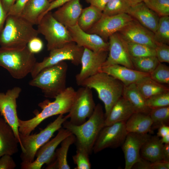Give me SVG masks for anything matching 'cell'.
<instances>
[{
  "mask_svg": "<svg viewBox=\"0 0 169 169\" xmlns=\"http://www.w3.org/2000/svg\"><path fill=\"white\" fill-rule=\"evenodd\" d=\"M37 25L38 33L43 35L47 41L48 51L73 42L67 28L54 17L51 11L44 16Z\"/></svg>",
  "mask_w": 169,
  "mask_h": 169,
  "instance_id": "ba28073f",
  "label": "cell"
},
{
  "mask_svg": "<svg viewBox=\"0 0 169 169\" xmlns=\"http://www.w3.org/2000/svg\"><path fill=\"white\" fill-rule=\"evenodd\" d=\"M154 34V39L156 43L169 44V16L160 18L156 29Z\"/></svg>",
  "mask_w": 169,
  "mask_h": 169,
  "instance_id": "d590c367",
  "label": "cell"
},
{
  "mask_svg": "<svg viewBox=\"0 0 169 169\" xmlns=\"http://www.w3.org/2000/svg\"><path fill=\"white\" fill-rule=\"evenodd\" d=\"M28 0H16L8 15H21Z\"/></svg>",
  "mask_w": 169,
  "mask_h": 169,
  "instance_id": "ee69618b",
  "label": "cell"
},
{
  "mask_svg": "<svg viewBox=\"0 0 169 169\" xmlns=\"http://www.w3.org/2000/svg\"><path fill=\"white\" fill-rule=\"evenodd\" d=\"M105 119L102 106L98 103L96 105L92 115L83 124L75 125L67 120L62 125L75 136L76 149L83 150L90 155L93 151L100 131L104 126Z\"/></svg>",
  "mask_w": 169,
  "mask_h": 169,
  "instance_id": "7a4b0ae2",
  "label": "cell"
},
{
  "mask_svg": "<svg viewBox=\"0 0 169 169\" xmlns=\"http://www.w3.org/2000/svg\"><path fill=\"white\" fill-rule=\"evenodd\" d=\"M16 166L11 155L6 154L0 157V169H14Z\"/></svg>",
  "mask_w": 169,
  "mask_h": 169,
  "instance_id": "7bdbcfd3",
  "label": "cell"
},
{
  "mask_svg": "<svg viewBox=\"0 0 169 169\" xmlns=\"http://www.w3.org/2000/svg\"><path fill=\"white\" fill-rule=\"evenodd\" d=\"M132 6L128 0H110L102 11L103 16L128 14Z\"/></svg>",
  "mask_w": 169,
  "mask_h": 169,
  "instance_id": "1f68e13d",
  "label": "cell"
},
{
  "mask_svg": "<svg viewBox=\"0 0 169 169\" xmlns=\"http://www.w3.org/2000/svg\"><path fill=\"white\" fill-rule=\"evenodd\" d=\"M21 91L20 87L16 86L8 90L5 93L0 92V114L13 129L19 144L20 140L17 100Z\"/></svg>",
  "mask_w": 169,
  "mask_h": 169,
  "instance_id": "7c38bea8",
  "label": "cell"
},
{
  "mask_svg": "<svg viewBox=\"0 0 169 169\" xmlns=\"http://www.w3.org/2000/svg\"><path fill=\"white\" fill-rule=\"evenodd\" d=\"M59 115L38 133L25 135L19 132V145L22 151L20 156L22 162L31 163L34 161L38 150L49 141L54 133L62 127L63 122L69 118L68 115Z\"/></svg>",
  "mask_w": 169,
  "mask_h": 169,
  "instance_id": "52a82bcc",
  "label": "cell"
},
{
  "mask_svg": "<svg viewBox=\"0 0 169 169\" xmlns=\"http://www.w3.org/2000/svg\"><path fill=\"white\" fill-rule=\"evenodd\" d=\"M68 65L63 61L42 69L29 82L39 88L46 98H54L67 87L66 81Z\"/></svg>",
  "mask_w": 169,
  "mask_h": 169,
  "instance_id": "277c9868",
  "label": "cell"
},
{
  "mask_svg": "<svg viewBox=\"0 0 169 169\" xmlns=\"http://www.w3.org/2000/svg\"><path fill=\"white\" fill-rule=\"evenodd\" d=\"M169 162L163 160L152 162V169H169Z\"/></svg>",
  "mask_w": 169,
  "mask_h": 169,
  "instance_id": "681fc988",
  "label": "cell"
},
{
  "mask_svg": "<svg viewBox=\"0 0 169 169\" xmlns=\"http://www.w3.org/2000/svg\"><path fill=\"white\" fill-rule=\"evenodd\" d=\"M102 15V10L90 5L82 9L77 24L81 29L87 32L99 21Z\"/></svg>",
  "mask_w": 169,
  "mask_h": 169,
  "instance_id": "4dcf8cb0",
  "label": "cell"
},
{
  "mask_svg": "<svg viewBox=\"0 0 169 169\" xmlns=\"http://www.w3.org/2000/svg\"><path fill=\"white\" fill-rule=\"evenodd\" d=\"M82 9L80 0H70L58 8L53 15L58 21L68 28L77 24Z\"/></svg>",
  "mask_w": 169,
  "mask_h": 169,
  "instance_id": "44dd1931",
  "label": "cell"
},
{
  "mask_svg": "<svg viewBox=\"0 0 169 169\" xmlns=\"http://www.w3.org/2000/svg\"><path fill=\"white\" fill-rule=\"evenodd\" d=\"M79 86L94 89L103 103L105 118L112 107L122 95L124 84L109 74L100 72L84 80Z\"/></svg>",
  "mask_w": 169,
  "mask_h": 169,
  "instance_id": "8992f818",
  "label": "cell"
},
{
  "mask_svg": "<svg viewBox=\"0 0 169 169\" xmlns=\"http://www.w3.org/2000/svg\"><path fill=\"white\" fill-rule=\"evenodd\" d=\"M149 115L152 121V128L167 125L169 121V106L151 109Z\"/></svg>",
  "mask_w": 169,
  "mask_h": 169,
  "instance_id": "e575fe53",
  "label": "cell"
},
{
  "mask_svg": "<svg viewBox=\"0 0 169 169\" xmlns=\"http://www.w3.org/2000/svg\"><path fill=\"white\" fill-rule=\"evenodd\" d=\"M84 48L78 45L74 42L65 44L63 47L51 50L48 56L40 62H37L30 73L32 78L34 77L42 69L62 61L69 60L74 65H78Z\"/></svg>",
  "mask_w": 169,
  "mask_h": 169,
  "instance_id": "9c48e42d",
  "label": "cell"
},
{
  "mask_svg": "<svg viewBox=\"0 0 169 169\" xmlns=\"http://www.w3.org/2000/svg\"><path fill=\"white\" fill-rule=\"evenodd\" d=\"M55 0H48V1H49V2L50 3L52 2H53V1H54Z\"/></svg>",
  "mask_w": 169,
  "mask_h": 169,
  "instance_id": "9f6ffc18",
  "label": "cell"
},
{
  "mask_svg": "<svg viewBox=\"0 0 169 169\" xmlns=\"http://www.w3.org/2000/svg\"><path fill=\"white\" fill-rule=\"evenodd\" d=\"M72 133L68 130L61 127L56 136L48 141L37 151L36 159L31 163L22 162V169H40L44 164L50 163L53 160L55 150L58 145Z\"/></svg>",
  "mask_w": 169,
  "mask_h": 169,
  "instance_id": "4fadbf2b",
  "label": "cell"
},
{
  "mask_svg": "<svg viewBox=\"0 0 169 169\" xmlns=\"http://www.w3.org/2000/svg\"><path fill=\"white\" fill-rule=\"evenodd\" d=\"M73 134L64 139L61 143V146L56 149L53 160L47 165V169H70L67 161V154L70 146L75 141Z\"/></svg>",
  "mask_w": 169,
  "mask_h": 169,
  "instance_id": "484cf974",
  "label": "cell"
},
{
  "mask_svg": "<svg viewBox=\"0 0 169 169\" xmlns=\"http://www.w3.org/2000/svg\"><path fill=\"white\" fill-rule=\"evenodd\" d=\"M90 5L94 6L102 11L110 0H85Z\"/></svg>",
  "mask_w": 169,
  "mask_h": 169,
  "instance_id": "bcb514c9",
  "label": "cell"
},
{
  "mask_svg": "<svg viewBox=\"0 0 169 169\" xmlns=\"http://www.w3.org/2000/svg\"><path fill=\"white\" fill-rule=\"evenodd\" d=\"M132 6L138 3L143 2L144 0H128Z\"/></svg>",
  "mask_w": 169,
  "mask_h": 169,
  "instance_id": "11a10c76",
  "label": "cell"
},
{
  "mask_svg": "<svg viewBox=\"0 0 169 169\" xmlns=\"http://www.w3.org/2000/svg\"><path fill=\"white\" fill-rule=\"evenodd\" d=\"M135 111L129 102L122 96L115 102L105 118L104 126L114 123L125 122Z\"/></svg>",
  "mask_w": 169,
  "mask_h": 169,
  "instance_id": "603a6c76",
  "label": "cell"
},
{
  "mask_svg": "<svg viewBox=\"0 0 169 169\" xmlns=\"http://www.w3.org/2000/svg\"><path fill=\"white\" fill-rule=\"evenodd\" d=\"M162 154L163 161L169 162V143L164 144Z\"/></svg>",
  "mask_w": 169,
  "mask_h": 169,
  "instance_id": "f5cc1de1",
  "label": "cell"
},
{
  "mask_svg": "<svg viewBox=\"0 0 169 169\" xmlns=\"http://www.w3.org/2000/svg\"><path fill=\"white\" fill-rule=\"evenodd\" d=\"M76 91L72 87H67L54 98V101L46 100L40 103L38 105L42 110L35 117L27 120L19 118V132L23 135H29L46 119L54 115L68 113L74 100Z\"/></svg>",
  "mask_w": 169,
  "mask_h": 169,
  "instance_id": "6da1fadb",
  "label": "cell"
},
{
  "mask_svg": "<svg viewBox=\"0 0 169 169\" xmlns=\"http://www.w3.org/2000/svg\"><path fill=\"white\" fill-rule=\"evenodd\" d=\"M50 4L48 0H28L21 16L33 25H38Z\"/></svg>",
  "mask_w": 169,
  "mask_h": 169,
  "instance_id": "d4e9b609",
  "label": "cell"
},
{
  "mask_svg": "<svg viewBox=\"0 0 169 169\" xmlns=\"http://www.w3.org/2000/svg\"><path fill=\"white\" fill-rule=\"evenodd\" d=\"M152 122L149 114L135 112L127 120L125 127L128 132L146 134L152 129Z\"/></svg>",
  "mask_w": 169,
  "mask_h": 169,
  "instance_id": "4316f807",
  "label": "cell"
},
{
  "mask_svg": "<svg viewBox=\"0 0 169 169\" xmlns=\"http://www.w3.org/2000/svg\"><path fill=\"white\" fill-rule=\"evenodd\" d=\"M133 19L127 13L112 16L102 15L99 21L86 32L97 34L107 41L110 36L120 31Z\"/></svg>",
  "mask_w": 169,
  "mask_h": 169,
  "instance_id": "5bb4252c",
  "label": "cell"
},
{
  "mask_svg": "<svg viewBox=\"0 0 169 169\" xmlns=\"http://www.w3.org/2000/svg\"><path fill=\"white\" fill-rule=\"evenodd\" d=\"M122 96L131 104L135 112L149 114L151 109L146 105V99L141 94L135 83L124 85Z\"/></svg>",
  "mask_w": 169,
  "mask_h": 169,
  "instance_id": "83f0119b",
  "label": "cell"
},
{
  "mask_svg": "<svg viewBox=\"0 0 169 169\" xmlns=\"http://www.w3.org/2000/svg\"><path fill=\"white\" fill-rule=\"evenodd\" d=\"M19 142L11 127L0 117V157L18 152Z\"/></svg>",
  "mask_w": 169,
  "mask_h": 169,
  "instance_id": "cb8c5ba5",
  "label": "cell"
},
{
  "mask_svg": "<svg viewBox=\"0 0 169 169\" xmlns=\"http://www.w3.org/2000/svg\"><path fill=\"white\" fill-rule=\"evenodd\" d=\"M134 69L150 74L156 67L159 62L155 56L141 57H131Z\"/></svg>",
  "mask_w": 169,
  "mask_h": 169,
  "instance_id": "d6a6232c",
  "label": "cell"
},
{
  "mask_svg": "<svg viewBox=\"0 0 169 169\" xmlns=\"http://www.w3.org/2000/svg\"><path fill=\"white\" fill-rule=\"evenodd\" d=\"M100 72L105 73L116 79L124 85L136 84L143 79L150 76V74L139 71L119 64L102 67Z\"/></svg>",
  "mask_w": 169,
  "mask_h": 169,
  "instance_id": "ffe728a7",
  "label": "cell"
},
{
  "mask_svg": "<svg viewBox=\"0 0 169 169\" xmlns=\"http://www.w3.org/2000/svg\"><path fill=\"white\" fill-rule=\"evenodd\" d=\"M164 144L156 135L151 136L141 149V157L152 162L163 160L162 150Z\"/></svg>",
  "mask_w": 169,
  "mask_h": 169,
  "instance_id": "f1b7e54d",
  "label": "cell"
},
{
  "mask_svg": "<svg viewBox=\"0 0 169 169\" xmlns=\"http://www.w3.org/2000/svg\"><path fill=\"white\" fill-rule=\"evenodd\" d=\"M89 155L85 151L77 149L76 154L73 156L74 163L76 165L75 169H90L91 164Z\"/></svg>",
  "mask_w": 169,
  "mask_h": 169,
  "instance_id": "ab89813d",
  "label": "cell"
},
{
  "mask_svg": "<svg viewBox=\"0 0 169 169\" xmlns=\"http://www.w3.org/2000/svg\"><path fill=\"white\" fill-rule=\"evenodd\" d=\"M118 33L126 41L156 47L154 33L134 19Z\"/></svg>",
  "mask_w": 169,
  "mask_h": 169,
  "instance_id": "d6986e66",
  "label": "cell"
},
{
  "mask_svg": "<svg viewBox=\"0 0 169 169\" xmlns=\"http://www.w3.org/2000/svg\"><path fill=\"white\" fill-rule=\"evenodd\" d=\"M156 57L160 63H169V46L168 44L156 43Z\"/></svg>",
  "mask_w": 169,
  "mask_h": 169,
  "instance_id": "60d3db41",
  "label": "cell"
},
{
  "mask_svg": "<svg viewBox=\"0 0 169 169\" xmlns=\"http://www.w3.org/2000/svg\"><path fill=\"white\" fill-rule=\"evenodd\" d=\"M95 105L91 89L82 86L76 91L74 100L67 115L69 121L77 125L83 124L92 115Z\"/></svg>",
  "mask_w": 169,
  "mask_h": 169,
  "instance_id": "30bf717a",
  "label": "cell"
},
{
  "mask_svg": "<svg viewBox=\"0 0 169 169\" xmlns=\"http://www.w3.org/2000/svg\"><path fill=\"white\" fill-rule=\"evenodd\" d=\"M27 46L30 51L34 54L40 52L44 47L42 40L37 37L32 39Z\"/></svg>",
  "mask_w": 169,
  "mask_h": 169,
  "instance_id": "b9f144b4",
  "label": "cell"
},
{
  "mask_svg": "<svg viewBox=\"0 0 169 169\" xmlns=\"http://www.w3.org/2000/svg\"><path fill=\"white\" fill-rule=\"evenodd\" d=\"M69 0H55L50 3L49 8L44 15L48 12L51 11L53 9L59 8Z\"/></svg>",
  "mask_w": 169,
  "mask_h": 169,
  "instance_id": "7dc6e473",
  "label": "cell"
},
{
  "mask_svg": "<svg viewBox=\"0 0 169 169\" xmlns=\"http://www.w3.org/2000/svg\"><path fill=\"white\" fill-rule=\"evenodd\" d=\"M125 123L120 122L104 126L94 144V152L96 153L107 148H115L121 146L128 133Z\"/></svg>",
  "mask_w": 169,
  "mask_h": 169,
  "instance_id": "8fae6325",
  "label": "cell"
},
{
  "mask_svg": "<svg viewBox=\"0 0 169 169\" xmlns=\"http://www.w3.org/2000/svg\"><path fill=\"white\" fill-rule=\"evenodd\" d=\"M125 41L127 48L130 57H141L156 56L154 48L143 44L134 43L126 40Z\"/></svg>",
  "mask_w": 169,
  "mask_h": 169,
  "instance_id": "836d02e7",
  "label": "cell"
},
{
  "mask_svg": "<svg viewBox=\"0 0 169 169\" xmlns=\"http://www.w3.org/2000/svg\"><path fill=\"white\" fill-rule=\"evenodd\" d=\"M151 136L146 134L128 132L121 145L125 159V169H131L141 158L140 151Z\"/></svg>",
  "mask_w": 169,
  "mask_h": 169,
  "instance_id": "e0dca14e",
  "label": "cell"
},
{
  "mask_svg": "<svg viewBox=\"0 0 169 169\" xmlns=\"http://www.w3.org/2000/svg\"><path fill=\"white\" fill-rule=\"evenodd\" d=\"M143 2L160 17L169 16V0H144Z\"/></svg>",
  "mask_w": 169,
  "mask_h": 169,
  "instance_id": "8d00e7d4",
  "label": "cell"
},
{
  "mask_svg": "<svg viewBox=\"0 0 169 169\" xmlns=\"http://www.w3.org/2000/svg\"><path fill=\"white\" fill-rule=\"evenodd\" d=\"M128 14L153 33L156 31L160 17L143 2L132 6Z\"/></svg>",
  "mask_w": 169,
  "mask_h": 169,
  "instance_id": "7402d4cb",
  "label": "cell"
},
{
  "mask_svg": "<svg viewBox=\"0 0 169 169\" xmlns=\"http://www.w3.org/2000/svg\"><path fill=\"white\" fill-rule=\"evenodd\" d=\"M168 134H169V126L167 125H163L158 128L156 136L159 137H162Z\"/></svg>",
  "mask_w": 169,
  "mask_h": 169,
  "instance_id": "816d5d0a",
  "label": "cell"
},
{
  "mask_svg": "<svg viewBox=\"0 0 169 169\" xmlns=\"http://www.w3.org/2000/svg\"><path fill=\"white\" fill-rule=\"evenodd\" d=\"M160 140L161 142L163 144L169 143V134H167L165 136L162 137Z\"/></svg>",
  "mask_w": 169,
  "mask_h": 169,
  "instance_id": "db71d44e",
  "label": "cell"
},
{
  "mask_svg": "<svg viewBox=\"0 0 169 169\" xmlns=\"http://www.w3.org/2000/svg\"><path fill=\"white\" fill-rule=\"evenodd\" d=\"M37 62L34 54L27 45L0 47V66L15 79H21L30 74Z\"/></svg>",
  "mask_w": 169,
  "mask_h": 169,
  "instance_id": "3957f363",
  "label": "cell"
},
{
  "mask_svg": "<svg viewBox=\"0 0 169 169\" xmlns=\"http://www.w3.org/2000/svg\"><path fill=\"white\" fill-rule=\"evenodd\" d=\"M150 77L156 82L162 84H169V67L159 63L150 74Z\"/></svg>",
  "mask_w": 169,
  "mask_h": 169,
  "instance_id": "74e56055",
  "label": "cell"
},
{
  "mask_svg": "<svg viewBox=\"0 0 169 169\" xmlns=\"http://www.w3.org/2000/svg\"><path fill=\"white\" fill-rule=\"evenodd\" d=\"M108 54V51L95 52L84 48L81 60V70L75 76L78 85H80L86 79L100 72Z\"/></svg>",
  "mask_w": 169,
  "mask_h": 169,
  "instance_id": "9a60e30c",
  "label": "cell"
},
{
  "mask_svg": "<svg viewBox=\"0 0 169 169\" xmlns=\"http://www.w3.org/2000/svg\"><path fill=\"white\" fill-rule=\"evenodd\" d=\"M136 84L138 90L146 100L158 94L169 91L168 87L156 82L150 76L143 79Z\"/></svg>",
  "mask_w": 169,
  "mask_h": 169,
  "instance_id": "f546056e",
  "label": "cell"
},
{
  "mask_svg": "<svg viewBox=\"0 0 169 169\" xmlns=\"http://www.w3.org/2000/svg\"><path fill=\"white\" fill-rule=\"evenodd\" d=\"M109 40L108 54L102 67L119 64L134 69L125 41L120 33L117 32L112 34Z\"/></svg>",
  "mask_w": 169,
  "mask_h": 169,
  "instance_id": "2e32d148",
  "label": "cell"
},
{
  "mask_svg": "<svg viewBox=\"0 0 169 169\" xmlns=\"http://www.w3.org/2000/svg\"><path fill=\"white\" fill-rule=\"evenodd\" d=\"M147 106L151 109L169 106V91L155 95L146 100Z\"/></svg>",
  "mask_w": 169,
  "mask_h": 169,
  "instance_id": "f35d334b",
  "label": "cell"
},
{
  "mask_svg": "<svg viewBox=\"0 0 169 169\" xmlns=\"http://www.w3.org/2000/svg\"><path fill=\"white\" fill-rule=\"evenodd\" d=\"M33 25L21 15H8L0 34L1 47H14L27 45L39 34Z\"/></svg>",
  "mask_w": 169,
  "mask_h": 169,
  "instance_id": "5b68a950",
  "label": "cell"
},
{
  "mask_svg": "<svg viewBox=\"0 0 169 169\" xmlns=\"http://www.w3.org/2000/svg\"><path fill=\"white\" fill-rule=\"evenodd\" d=\"M73 41L78 45L95 52L108 51L109 42L99 35L87 33L78 24L67 28Z\"/></svg>",
  "mask_w": 169,
  "mask_h": 169,
  "instance_id": "ac0fdd59",
  "label": "cell"
},
{
  "mask_svg": "<svg viewBox=\"0 0 169 169\" xmlns=\"http://www.w3.org/2000/svg\"><path fill=\"white\" fill-rule=\"evenodd\" d=\"M152 162L142 157L132 166L131 169H152Z\"/></svg>",
  "mask_w": 169,
  "mask_h": 169,
  "instance_id": "f6af8a7d",
  "label": "cell"
},
{
  "mask_svg": "<svg viewBox=\"0 0 169 169\" xmlns=\"http://www.w3.org/2000/svg\"><path fill=\"white\" fill-rule=\"evenodd\" d=\"M7 16V14L4 10L0 0V34L4 27Z\"/></svg>",
  "mask_w": 169,
  "mask_h": 169,
  "instance_id": "c3c4849f",
  "label": "cell"
},
{
  "mask_svg": "<svg viewBox=\"0 0 169 169\" xmlns=\"http://www.w3.org/2000/svg\"><path fill=\"white\" fill-rule=\"evenodd\" d=\"M4 10L7 14L16 0H1Z\"/></svg>",
  "mask_w": 169,
  "mask_h": 169,
  "instance_id": "f907efd6",
  "label": "cell"
}]
</instances>
